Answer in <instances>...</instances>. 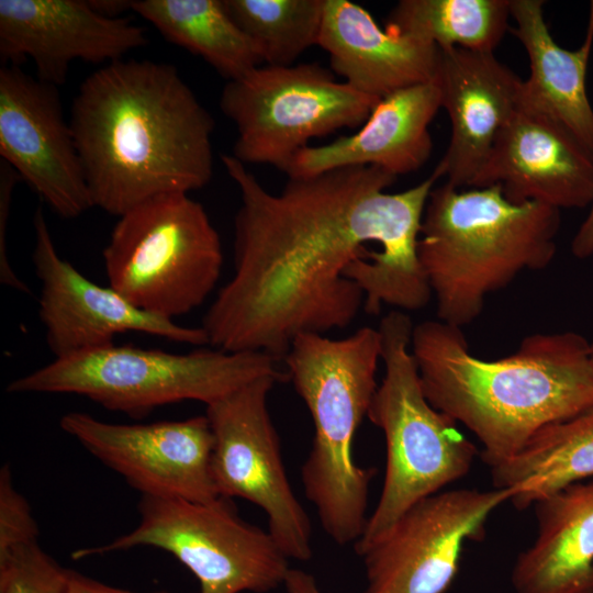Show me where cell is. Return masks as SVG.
<instances>
[{
	"label": "cell",
	"instance_id": "cell-1",
	"mask_svg": "<svg viewBox=\"0 0 593 593\" xmlns=\"http://www.w3.org/2000/svg\"><path fill=\"white\" fill-rule=\"evenodd\" d=\"M236 183L234 272L201 327L209 346L261 351L282 361L302 334L345 328L361 307L378 315L425 307L433 298L417 255L425 206L440 171L389 193L398 177L348 166L288 177L275 194L231 154Z\"/></svg>",
	"mask_w": 593,
	"mask_h": 593
},
{
	"label": "cell",
	"instance_id": "cell-2",
	"mask_svg": "<svg viewBox=\"0 0 593 593\" xmlns=\"http://www.w3.org/2000/svg\"><path fill=\"white\" fill-rule=\"evenodd\" d=\"M69 124L92 205L112 215L212 178L213 118L174 65L105 64L81 82Z\"/></svg>",
	"mask_w": 593,
	"mask_h": 593
},
{
	"label": "cell",
	"instance_id": "cell-3",
	"mask_svg": "<svg viewBox=\"0 0 593 593\" xmlns=\"http://www.w3.org/2000/svg\"><path fill=\"white\" fill-rule=\"evenodd\" d=\"M469 348L460 327L439 320L413 327L411 351L427 401L474 434L490 468L542 427L593 407L590 343L581 334H533L495 360Z\"/></svg>",
	"mask_w": 593,
	"mask_h": 593
},
{
	"label": "cell",
	"instance_id": "cell-4",
	"mask_svg": "<svg viewBox=\"0 0 593 593\" xmlns=\"http://www.w3.org/2000/svg\"><path fill=\"white\" fill-rule=\"evenodd\" d=\"M560 224L559 209L511 202L497 186L434 187L417 255L437 320L460 328L469 325L481 315L489 294L525 270L548 267Z\"/></svg>",
	"mask_w": 593,
	"mask_h": 593
},
{
	"label": "cell",
	"instance_id": "cell-5",
	"mask_svg": "<svg viewBox=\"0 0 593 593\" xmlns=\"http://www.w3.org/2000/svg\"><path fill=\"white\" fill-rule=\"evenodd\" d=\"M380 359V333L370 326L343 338L302 334L282 359L314 428L301 468L304 493L337 545L355 544L368 519L373 470L357 466L353 441L378 388Z\"/></svg>",
	"mask_w": 593,
	"mask_h": 593
},
{
	"label": "cell",
	"instance_id": "cell-6",
	"mask_svg": "<svg viewBox=\"0 0 593 593\" xmlns=\"http://www.w3.org/2000/svg\"><path fill=\"white\" fill-rule=\"evenodd\" d=\"M413 323L404 311L384 315L378 331L384 376L367 417L384 435L387 465L378 504L354 544L357 555L410 507L465 477L477 448L456 422L430 405L411 351Z\"/></svg>",
	"mask_w": 593,
	"mask_h": 593
},
{
	"label": "cell",
	"instance_id": "cell-7",
	"mask_svg": "<svg viewBox=\"0 0 593 593\" xmlns=\"http://www.w3.org/2000/svg\"><path fill=\"white\" fill-rule=\"evenodd\" d=\"M278 358L261 351L200 348L187 354L110 345L52 362L11 381L10 393H66L104 409L143 417L182 401L206 405L245 384L275 376L288 380Z\"/></svg>",
	"mask_w": 593,
	"mask_h": 593
},
{
	"label": "cell",
	"instance_id": "cell-8",
	"mask_svg": "<svg viewBox=\"0 0 593 593\" xmlns=\"http://www.w3.org/2000/svg\"><path fill=\"white\" fill-rule=\"evenodd\" d=\"M102 257L109 286L169 320L202 305L223 266L217 231L204 206L183 192L156 195L119 216Z\"/></svg>",
	"mask_w": 593,
	"mask_h": 593
},
{
	"label": "cell",
	"instance_id": "cell-9",
	"mask_svg": "<svg viewBox=\"0 0 593 593\" xmlns=\"http://www.w3.org/2000/svg\"><path fill=\"white\" fill-rule=\"evenodd\" d=\"M138 513L133 530L102 546L75 550L72 559L136 547L161 549L195 577L199 593H267L283 585L291 569L271 534L243 519L232 499L142 496Z\"/></svg>",
	"mask_w": 593,
	"mask_h": 593
},
{
	"label": "cell",
	"instance_id": "cell-10",
	"mask_svg": "<svg viewBox=\"0 0 593 593\" xmlns=\"http://www.w3.org/2000/svg\"><path fill=\"white\" fill-rule=\"evenodd\" d=\"M379 100L305 63L261 65L228 80L220 108L237 130L232 156L286 172L310 139L361 126Z\"/></svg>",
	"mask_w": 593,
	"mask_h": 593
},
{
	"label": "cell",
	"instance_id": "cell-11",
	"mask_svg": "<svg viewBox=\"0 0 593 593\" xmlns=\"http://www.w3.org/2000/svg\"><path fill=\"white\" fill-rule=\"evenodd\" d=\"M281 381L265 376L206 405L213 434L211 472L219 496L260 507L284 555L306 561L312 557L311 522L290 485L267 403Z\"/></svg>",
	"mask_w": 593,
	"mask_h": 593
},
{
	"label": "cell",
	"instance_id": "cell-12",
	"mask_svg": "<svg viewBox=\"0 0 593 593\" xmlns=\"http://www.w3.org/2000/svg\"><path fill=\"white\" fill-rule=\"evenodd\" d=\"M514 489H456L410 507L358 556L366 571L361 593H445L455 580L463 545L481 540L491 513Z\"/></svg>",
	"mask_w": 593,
	"mask_h": 593
},
{
	"label": "cell",
	"instance_id": "cell-13",
	"mask_svg": "<svg viewBox=\"0 0 593 593\" xmlns=\"http://www.w3.org/2000/svg\"><path fill=\"white\" fill-rule=\"evenodd\" d=\"M60 428L142 496L208 502L219 496L211 472L213 434L208 417L113 424L69 412Z\"/></svg>",
	"mask_w": 593,
	"mask_h": 593
},
{
	"label": "cell",
	"instance_id": "cell-14",
	"mask_svg": "<svg viewBox=\"0 0 593 593\" xmlns=\"http://www.w3.org/2000/svg\"><path fill=\"white\" fill-rule=\"evenodd\" d=\"M33 225L32 259L42 283L38 315L55 358L113 345L115 335L137 332L171 342L209 345L204 329L182 326L134 306L111 286L90 281L57 253L42 208Z\"/></svg>",
	"mask_w": 593,
	"mask_h": 593
},
{
	"label": "cell",
	"instance_id": "cell-15",
	"mask_svg": "<svg viewBox=\"0 0 593 593\" xmlns=\"http://www.w3.org/2000/svg\"><path fill=\"white\" fill-rule=\"evenodd\" d=\"M0 156L63 219L93 208L56 86L0 67Z\"/></svg>",
	"mask_w": 593,
	"mask_h": 593
},
{
	"label": "cell",
	"instance_id": "cell-16",
	"mask_svg": "<svg viewBox=\"0 0 593 593\" xmlns=\"http://www.w3.org/2000/svg\"><path fill=\"white\" fill-rule=\"evenodd\" d=\"M148 43L127 18H108L89 0H0V59L33 60L37 78L64 85L74 60L112 63Z\"/></svg>",
	"mask_w": 593,
	"mask_h": 593
},
{
	"label": "cell",
	"instance_id": "cell-17",
	"mask_svg": "<svg viewBox=\"0 0 593 593\" xmlns=\"http://www.w3.org/2000/svg\"><path fill=\"white\" fill-rule=\"evenodd\" d=\"M491 186L514 203L583 209L593 198V158L557 121L519 103L469 188Z\"/></svg>",
	"mask_w": 593,
	"mask_h": 593
},
{
	"label": "cell",
	"instance_id": "cell-18",
	"mask_svg": "<svg viewBox=\"0 0 593 593\" xmlns=\"http://www.w3.org/2000/svg\"><path fill=\"white\" fill-rule=\"evenodd\" d=\"M435 78L451 125L449 145L436 167L446 182L469 188L517 110L523 80L494 53L463 48L440 51Z\"/></svg>",
	"mask_w": 593,
	"mask_h": 593
},
{
	"label": "cell",
	"instance_id": "cell-19",
	"mask_svg": "<svg viewBox=\"0 0 593 593\" xmlns=\"http://www.w3.org/2000/svg\"><path fill=\"white\" fill-rule=\"evenodd\" d=\"M441 109L436 78L381 98L351 135L306 146L292 159L288 177H306L348 166H376L395 177L418 170L430 157L429 124Z\"/></svg>",
	"mask_w": 593,
	"mask_h": 593
},
{
	"label": "cell",
	"instance_id": "cell-20",
	"mask_svg": "<svg viewBox=\"0 0 593 593\" xmlns=\"http://www.w3.org/2000/svg\"><path fill=\"white\" fill-rule=\"evenodd\" d=\"M317 45L332 69L356 90L381 99L436 77L440 51L391 29L349 0H325Z\"/></svg>",
	"mask_w": 593,
	"mask_h": 593
},
{
	"label": "cell",
	"instance_id": "cell-21",
	"mask_svg": "<svg viewBox=\"0 0 593 593\" xmlns=\"http://www.w3.org/2000/svg\"><path fill=\"white\" fill-rule=\"evenodd\" d=\"M542 0H510L508 31L522 43L530 74L519 103L561 124L593 158V108L586 91V71L593 46V0L584 40L577 49L559 46L544 16Z\"/></svg>",
	"mask_w": 593,
	"mask_h": 593
},
{
	"label": "cell",
	"instance_id": "cell-22",
	"mask_svg": "<svg viewBox=\"0 0 593 593\" xmlns=\"http://www.w3.org/2000/svg\"><path fill=\"white\" fill-rule=\"evenodd\" d=\"M534 505L538 533L515 561L513 593H593V481Z\"/></svg>",
	"mask_w": 593,
	"mask_h": 593
},
{
	"label": "cell",
	"instance_id": "cell-23",
	"mask_svg": "<svg viewBox=\"0 0 593 593\" xmlns=\"http://www.w3.org/2000/svg\"><path fill=\"white\" fill-rule=\"evenodd\" d=\"M491 477L494 488L515 490L517 510L593 477V407L542 427Z\"/></svg>",
	"mask_w": 593,
	"mask_h": 593
},
{
	"label": "cell",
	"instance_id": "cell-24",
	"mask_svg": "<svg viewBox=\"0 0 593 593\" xmlns=\"http://www.w3.org/2000/svg\"><path fill=\"white\" fill-rule=\"evenodd\" d=\"M131 9L168 42L200 56L227 81L264 64L224 0H133Z\"/></svg>",
	"mask_w": 593,
	"mask_h": 593
},
{
	"label": "cell",
	"instance_id": "cell-25",
	"mask_svg": "<svg viewBox=\"0 0 593 593\" xmlns=\"http://www.w3.org/2000/svg\"><path fill=\"white\" fill-rule=\"evenodd\" d=\"M510 0H401L388 29L437 46L494 53L510 29Z\"/></svg>",
	"mask_w": 593,
	"mask_h": 593
},
{
	"label": "cell",
	"instance_id": "cell-26",
	"mask_svg": "<svg viewBox=\"0 0 593 593\" xmlns=\"http://www.w3.org/2000/svg\"><path fill=\"white\" fill-rule=\"evenodd\" d=\"M224 4L266 65H294L317 45L325 0H224Z\"/></svg>",
	"mask_w": 593,
	"mask_h": 593
},
{
	"label": "cell",
	"instance_id": "cell-27",
	"mask_svg": "<svg viewBox=\"0 0 593 593\" xmlns=\"http://www.w3.org/2000/svg\"><path fill=\"white\" fill-rule=\"evenodd\" d=\"M67 571L36 541L0 561V593H65Z\"/></svg>",
	"mask_w": 593,
	"mask_h": 593
},
{
	"label": "cell",
	"instance_id": "cell-28",
	"mask_svg": "<svg viewBox=\"0 0 593 593\" xmlns=\"http://www.w3.org/2000/svg\"><path fill=\"white\" fill-rule=\"evenodd\" d=\"M38 527L26 499L16 490L9 465L0 470V561L36 542Z\"/></svg>",
	"mask_w": 593,
	"mask_h": 593
},
{
	"label": "cell",
	"instance_id": "cell-29",
	"mask_svg": "<svg viewBox=\"0 0 593 593\" xmlns=\"http://www.w3.org/2000/svg\"><path fill=\"white\" fill-rule=\"evenodd\" d=\"M19 175L5 161L0 163V281L12 289L30 293V289L10 265L8 256V220Z\"/></svg>",
	"mask_w": 593,
	"mask_h": 593
},
{
	"label": "cell",
	"instance_id": "cell-30",
	"mask_svg": "<svg viewBox=\"0 0 593 593\" xmlns=\"http://www.w3.org/2000/svg\"><path fill=\"white\" fill-rule=\"evenodd\" d=\"M65 593H169L167 591L135 592L122 588L105 584L96 579L89 578L77 571L68 569L67 585Z\"/></svg>",
	"mask_w": 593,
	"mask_h": 593
},
{
	"label": "cell",
	"instance_id": "cell-31",
	"mask_svg": "<svg viewBox=\"0 0 593 593\" xmlns=\"http://www.w3.org/2000/svg\"><path fill=\"white\" fill-rule=\"evenodd\" d=\"M589 206V213L571 243V253L579 259L593 255V198Z\"/></svg>",
	"mask_w": 593,
	"mask_h": 593
},
{
	"label": "cell",
	"instance_id": "cell-32",
	"mask_svg": "<svg viewBox=\"0 0 593 593\" xmlns=\"http://www.w3.org/2000/svg\"><path fill=\"white\" fill-rule=\"evenodd\" d=\"M283 586L287 593H322L315 578L302 569L291 568Z\"/></svg>",
	"mask_w": 593,
	"mask_h": 593
},
{
	"label": "cell",
	"instance_id": "cell-33",
	"mask_svg": "<svg viewBox=\"0 0 593 593\" xmlns=\"http://www.w3.org/2000/svg\"><path fill=\"white\" fill-rule=\"evenodd\" d=\"M92 8L108 18H121V14L131 9V2L126 0H89Z\"/></svg>",
	"mask_w": 593,
	"mask_h": 593
},
{
	"label": "cell",
	"instance_id": "cell-34",
	"mask_svg": "<svg viewBox=\"0 0 593 593\" xmlns=\"http://www.w3.org/2000/svg\"><path fill=\"white\" fill-rule=\"evenodd\" d=\"M590 354H591V361L593 366V342L590 343Z\"/></svg>",
	"mask_w": 593,
	"mask_h": 593
}]
</instances>
